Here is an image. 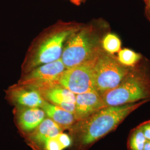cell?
<instances>
[{
    "label": "cell",
    "instance_id": "obj_1",
    "mask_svg": "<svg viewBox=\"0 0 150 150\" xmlns=\"http://www.w3.org/2000/svg\"><path fill=\"white\" fill-rule=\"evenodd\" d=\"M146 100L117 106H107L73 126L77 150H88L99 139L117 128L129 115L149 102Z\"/></svg>",
    "mask_w": 150,
    "mask_h": 150
},
{
    "label": "cell",
    "instance_id": "obj_2",
    "mask_svg": "<svg viewBox=\"0 0 150 150\" xmlns=\"http://www.w3.org/2000/svg\"><path fill=\"white\" fill-rule=\"evenodd\" d=\"M141 61L131 67L118 86L100 95L106 106L150 100V70Z\"/></svg>",
    "mask_w": 150,
    "mask_h": 150
},
{
    "label": "cell",
    "instance_id": "obj_3",
    "mask_svg": "<svg viewBox=\"0 0 150 150\" xmlns=\"http://www.w3.org/2000/svg\"><path fill=\"white\" fill-rule=\"evenodd\" d=\"M101 41L92 26L80 28L66 41L61 59L66 69L91 59L102 50Z\"/></svg>",
    "mask_w": 150,
    "mask_h": 150
},
{
    "label": "cell",
    "instance_id": "obj_4",
    "mask_svg": "<svg viewBox=\"0 0 150 150\" xmlns=\"http://www.w3.org/2000/svg\"><path fill=\"white\" fill-rule=\"evenodd\" d=\"M132 67L121 64L116 56L103 49L99 53L93 69L96 91L100 94L118 86Z\"/></svg>",
    "mask_w": 150,
    "mask_h": 150
},
{
    "label": "cell",
    "instance_id": "obj_5",
    "mask_svg": "<svg viewBox=\"0 0 150 150\" xmlns=\"http://www.w3.org/2000/svg\"><path fill=\"white\" fill-rule=\"evenodd\" d=\"M79 28L74 26L61 28L43 38L30 59L28 64L29 70L60 59L64 42H66L70 36Z\"/></svg>",
    "mask_w": 150,
    "mask_h": 150
},
{
    "label": "cell",
    "instance_id": "obj_6",
    "mask_svg": "<svg viewBox=\"0 0 150 150\" xmlns=\"http://www.w3.org/2000/svg\"><path fill=\"white\" fill-rule=\"evenodd\" d=\"M98 54L81 64L66 69L59 79V85L75 95L96 91L93 69Z\"/></svg>",
    "mask_w": 150,
    "mask_h": 150
},
{
    "label": "cell",
    "instance_id": "obj_7",
    "mask_svg": "<svg viewBox=\"0 0 150 150\" xmlns=\"http://www.w3.org/2000/svg\"><path fill=\"white\" fill-rule=\"evenodd\" d=\"M66 67L61 59L52 62L42 64L30 70L18 83L39 90L49 86L59 85V81Z\"/></svg>",
    "mask_w": 150,
    "mask_h": 150
},
{
    "label": "cell",
    "instance_id": "obj_8",
    "mask_svg": "<svg viewBox=\"0 0 150 150\" xmlns=\"http://www.w3.org/2000/svg\"><path fill=\"white\" fill-rule=\"evenodd\" d=\"M106 107L100 95L96 91L76 95L74 113L76 121H81Z\"/></svg>",
    "mask_w": 150,
    "mask_h": 150
},
{
    "label": "cell",
    "instance_id": "obj_9",
    "mask_svg": "<svg viewBox=\"0 0 150 150\" xmlns=\"http://www.w3.org/2000/svg\"><path fill=\"white\" fill-rule=\"evenodd\" d=\"M7 99L21 107H41L45 99L36 90L27 86L16 85L6 91Z\"/></svg>",
    "mask_w": 150,
    "mask_h": 150
},
{
    "label": "cell",
    "instance_id": "obj_10",
    "mask_svg": "<svg viewBox=\"0 0 150 150\" xmlns=\"http://www.w3.org/2000/svg\"><path fill=\"white\" fill-rule=\"evenodd\" d=\"M45 101L74 113L76 95L59 85L49 86L38 90Z\"/></svg>",
    "mask_w": 150,
    "mask_h": 150
},
{
    "label": "cell",
    "instance_id": "obj_11",
    "mask_svg": "<svg viewBox=\"0 0 150 150\" xmlns=\"http://www.w3.org/2000/svg\"><path fill=\"white\" fill-rule=\"evenodd\" d=\"M46 116L45 112L40 107H19L17 121L22 131L31 132L43 121Z\"/></svg>",
    "mask_w": 150,
    "mask_h": 150
},
{
    "label": "cell",
    "instance_id": "obj_12",
    "mask_svg": "<svg viewBox=\"0 0 150 150\" xmlns=\"http://www.w3.org/2000/svg\"><path fill=\"white\" fill-rule=\"evenodd\" d=\"M46 115L62 129L72 127L76 121L74 115L58 106L45 101L41 107Z\"/></svg>",
    "mask_w": 150,
    "mask_h": 150
},
{
    "label": "cell",
    "instance_id": "obj_13",
    "mask_svg": "<svg viewBox=\"0 0 150 150\" xmlns=\"http://www.w3.org/2000/svg\"><path fill=\"white\" fill-rule=\"evenodd\" d=\"M63 129L51 118H45L33 130L31 139L38 145H43L50 138L62 132Z\"/></svg>",
    "mask_w": 150,
    "mask_h": 150
},
{
    "label": "cell",
    "instance_id": "obj_14",
    "mask_svg": "<svg viewBox=\"0 0 150 150\" xmlns=\"http://www.w3.org/2000/svg\"><path fill=\"white\" fill-rule=\"evenodd\" d=\"M71 137L62 132L48 139L44 145L46 150H64L71 145Z\"/></svg>",
    "mask_w": 150,
    "mask_h": 150
},
{
    "label": "cell",
    "instance_id": "obj_15",
    "mask_svg": "<svg viewBox=\"0 0 150 150\" xmlns=\"http://www.w3.org/2000/svg\"><path fill=\"white\" fill-rule=\"evenodd\" d=\"M146 141L142 131L137 126L129 133L127 142V150H144Z\"/></svg>",
    "mask_w": 150,
    "mask_h": 150
},
{
    "label": "cell",
    "instance_id": "obj_16",
    "mask_svg": "<svg viewBox=\"0 0 150 150\" xmlns=\"http://www.w3.org/2000/svg\"><path fill=\"white\" fill-rule=\"evenodd\" d=\"M119 62L127 67H134L142 59L141 54L134 52L129 48L121 49L118 52L117 56Z\"/></svg>",
    "mask_w": 150,
    "mask_h": 150
},
{
    "label": "cell",
    "instance_id": "obj_17",
    "mask_svg": "<svg viewBox=\"0 0 150 150\" xmlns=\"http://www.w3.org/2000/svg\"><path fill=\"white\" fill-rule=\"evenodd\" d=\"M101 46L107 53L114 54L121 49V41L116 35L108 33L102 38Z\"/></svg>",
    "mask_w": 150,
    "mask_h": 150
},
{
    "label": "cell",
    "instance_id": "obj_18",
    "mask_svg": "<svg viewBox=\"0 0 150 150\" xmlns=\"http://www.w3.org/2000/svg\"><path fill=\"white\" fill-rule=\"evenodd\" d=\"M139 126L142 131L145 138L147 141H150V120L140 123Z\"/></svg>",
    "mask_w": 150,
    "mask_h": 150
},
{
    "label": "cell",
    "instance_id": "obj_19",
    "mask_svg": "<svg viewBox=\"0 0 150 150\" xmlns=\"http://www.w3.org/2000/svg\"><path fill=\"white\" fill-rule=\"evenodd\" d=\"M145 15L150 22V6H145Z\"/></svg>",
    "mask_w": 150,
    "mask_h": 150
},
{
    "label": "cell",
    "instance_id": "obj_20",
    "mask_svg": "<svg viewBox=\"0 0 150 150\" xmlns=\"http://www.w3.org/2000/svg\"><path fill=\"white\" fill-rule=\"evenodd\" d=\"M70 1L76 5L79 6L83 2L82 0H70Z\"/></svg>",
    "mask_w": 150,
    "mask_h": 150
},
{
    "label": "cell",
    "instance_id": "obj_21",
    "mask_svg": "<svg viewBox=\"0 0 150 150\" xmlns=\"http://www.w3.org/2000/svg\"><path fill=\"white\" fill-rule=\"evenodd\" d=\"M144 150H150V141L147 140V141L145 144Z\"/></svg>",
    "mask_w": 150,
    "mask_h": 150
},
{
    "label": "cell",
    "instance_id": "obj_22",
    "mask_svg": "<svg viewBox=\"0 0 150 150\" xmlns=\"http://www.w3.org/2000/svg\"><path fill=\"white\" fill-rule=\"evenodd\" d=\"M146 6H150V0H144Z\"/></svg>",
    "mask_w": 150,
    "mask_h": 150
},
{
    "label": "cell",
    "instance_id": "obj_23",
    "mask_svg": "<svg viewBox=\"0 0 150 150\" xmlns=\"http://www.w3.org/2000/svg\"><path fill=\"white\" fill-rule=\"evenodd\" d=\"M85 1V0H82V1H83H83Z\"/></svg>",
    "mask_w": 150,
    "mask_h": 150
}]
</instances>
